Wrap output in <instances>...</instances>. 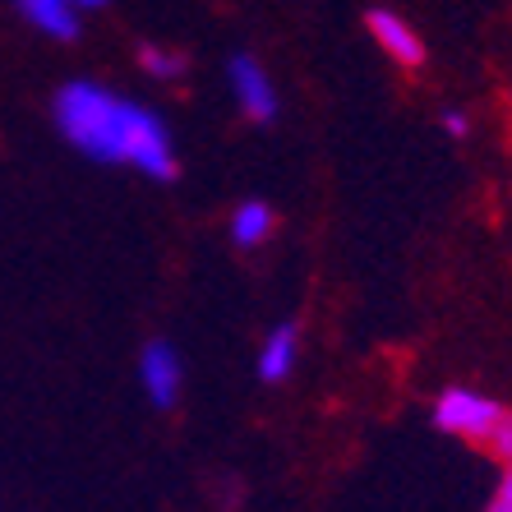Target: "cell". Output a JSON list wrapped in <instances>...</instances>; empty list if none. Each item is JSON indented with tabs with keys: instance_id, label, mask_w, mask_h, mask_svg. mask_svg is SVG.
Returning a JSON list of instances; mask_svg holds the SVG:
<instances>
[{
	"instance_id": "cell-1",
	"label": "cell",
	"mask_w": 512,
	"mask_h": 512,
	"mask_svg": "<svg viewBox=\"0 0 512 512\" xmlns=\"http://www.w3.org/2000/svg\"><path fill=\"white\" fill-rule=\"evenodd\" d=\"M56 130L74 153L102 167H134L148 180H176L180 162L171 148V130L157 111L93 79H70L51 102Z\"/></svg>"
},
{
	"instance_id": "cell-2",
	"label": "cell",
	"mask_w": 512,
	"mask_h": 512,
	"mask_svg": "<svg viewBox=\"0 0 512 512\" xmlns=\"http://www.w3.org/2000/svg\"><path fill=\"white\" fill-rule=\"evenodd\" d=\"M503 420H508V406L494 402V397L480 393V388L453 383V388H443V393L434 397V425L462 443H485L489 448Z\"/></svg>"
},
{
	"instance_id": "cell-3",
	"label": "cell",
	"mask_w": 512,
	"mask_h": 512,
	"mask_svg": "<svg viewBox=\"0 0 512 512\" xmlns=\"http://www.w3.org/2000/svg\"><path fill=\"white\" fill-rule=\"evenodd\" d=\"M139 388L143 397L157 406V411H171L180 402V388H185V360L167 337H153L143 342L139 351Z\"/></svg>"
},
{
	"instance_id": "cell-4",
	"label": "cell",
	"mask_w": 512,
	"mask_h": 512,
	"mask_svg": "<svg viewBox=\"0 0 512 512\" xmlns=\"http://www.w3.org/2000/svg\"><path fill=\"white\" fill-rule=\"evenodd\" d=\"M227 79H231L236 102L245 107V116H250L254 125H273L277 120V88H273V79H268V70L259 65V56L236 51V56L227 60Z\"/></svg>"
},
{
	"instance_id": "cell-5",
	"label": "cell",
	"mask_w": 512,
	"mask_h": 512,
	"mask_svg": "<svg viewBox=\"0 0 512 512\" xmlns=\"http://www.w3.org/2000/svg\"><path fill=\"white\" fill-rule=\"evenodd\" d=\"M365 28H370V37L379 42V51L393 65H402V70H420L425 65V42H420V33L397 10H383V5L370 10L365 14Z\"/></svg>"
},
{
	"instance_id": "cell-6",
	"label": "cell",
	"mask_w": 512,
	"mask_h": 512,
	"mask_svg": "<svg viewBox=\"0 0 512 512\" xmlns=\"http://www.w3.org/2000/svg\"><path fill=\"white\" fill-rule=\"evenodd\" d=\"M296 365H300V328L286 319L259 342L254 370H259V383H286L291 374H296Z\"/></svg>"
},
{
	"instance_id": "cell-7",
	"label": "cell",
	"mask_w": 512,
	"mask_h": 512,
	"mask_svg": "<svg viewBox=\"0 0 512 512\" xmlns=\"http://www.w3.org/2000/svg\"><path fill=\"white\" fill-rule=\"evenodd\" d=\"M14 10L24 14L28 28L56 37V42H74L79 37V10L70 0H14Z\"/></svg>"
},
{
	"instance_id": "cell-8",
	"label": "cell",
	"mask_w": 512,
	"mask_h": 512,
	"mask_svg": "<svg viewBox=\"0 0 512 512\" xmlns=\"http://www.w3.org/2000/svg\"><path fill=\"white\" fill-rule=\"evenodd\" d=\"M273 227H277V213L263 199L240 203L236 213H231V245H240V250H259L263 240L273 236Z\"/></svg>"
},
{
	"instance_id": "cell-9",
	"label": "cell",
	"mask_w": 512,
	"mask_h": 512,
	"mask_svg": "<svg viewBox=\"0 0 512 512\" xmlns=\"http://www.w3.org/2000/svg\"><path fill=\"white\" fill-rule=\"evenodd\" d=\"M139 65L153 74V79H162V84H171V79H180V74L190 70V60L180 56V51L157 47V42H139Z\"/></svg>"
},
{
	"instance_id": "cell-10",
	"label": "cell",
	"mask_w": 512,
	"mask_h": 512,
	"mask_svg": "<svg viewBox=\"0 0 512 512\" xmlns=\"http://www.w3.org/2000/svg\"><path fill=\"white\" fill-rule=\"evenodd\" d=\"M485 512H512V457L503 462V476H499V485H494V494H489Z\"/></svg>"
},
{
	"instance_id": "cell-11",
	"label": "cell",
	"mask_w": 512,
	"mask_h": 512,
	"mask_svg": "<svg viewBox=\"0 0 512 512\" xmlns=\"http://www.w3.org/2000/svg\"><path fill=\"white\" fill-rule=\"evenodd\" d=\"M439 125L448 130V139H457V143H462L466 134H471V116H466V111H457V107H443Z\"/></svg>"
},
{
	"instance_id": "cell-12",
	"label": "cell",
	"mask_w": 512,
	"mask_h": 512,
	"mask_svg": "<svg viewBox=\"0 0 512 512\" xmlns=\"http://www.w3.org/2000/svg\"><path fill=\"white\" fill-rule=\"evenodd\" d=\"M494 453H499V462H508L512 457V411H508V420L499 425V434H494V443H489Z\"/></svg>"
},
{
	"instance_id": "cell-13",
	"label": "cell",
	"mask_w": 512,
	"mask_h": 512,
	"mask_svg": "<svg viewBox=\"0 0 512 512\" xmlns=\"http://www.w3.org/2000/svg\"><path fill=\"white\" fill-rule=\"evenodd\" d=\"M70 5H74V10H107L111 0H70Z\"/></svg>"
}]
</instances>
